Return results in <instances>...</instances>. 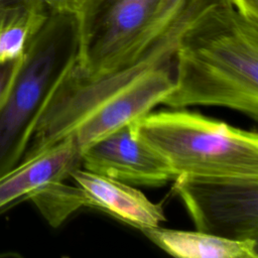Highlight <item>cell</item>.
<instances>
[{
  "label": "cell",
  "instance_id": "8fae6325",
  "mask_svg": "<svg viewBox=\"0 0 258 258\" xmlns=\"http://www.w3.org/2000/svg\"><path fill=\"white\" fill-rule=\"evenodd\" d=\"M51 227H58L73 213L85 208V195L78 185L49 183L28 196Z\"/></svg>",
  "mask_w": 258,
  "mask_h": 258
},
{
  "label": "cell",
  "instance_id": "9c48e42d",
  "mask_svg": "<svg viewBox=\"0 0 258 258\" xmlns=\"http://www.w3.org/2000/svg\"><path fill=\"white\" fill-rule=\"evenodd\" d=\"M169 255L181 258H258L257 240H231L200 231L164 229L140 230Z\"/></svg>",
  "mask_w": 258,
  "mask_h": 258
},
{
  "label": "cell",
  "instance_id": "6da1fadb",
  "mask_svg": "<svg viewBox=\"0 0 258 258\" xmlns=\"http://www.w3.org/2000/svg\"><path fill=\"white\" fill-rule=\"evenodd\" d=\"M171 108L220 106L258 119V20L231 3L217 6L182 33L174 55Z\"/></svg>",
  "mask_w": 258,
  "mask_h": 258
},
{
  "label": "cell",
  "instance_id": "8992f818",
  "mask_svg": "<svg viewBox=\"0 0 258 258\" xmlns=\"http://www.w3.org/2000/svg\"><path fill=\"white\" fill-rule=\"evenodd\" d=\"M81 164L86 170L126 183L158 186L174 179L166 161L139 138L130 125L86 148Z\"/></svg>",
  "mask_w": 258,
  "mask_h": 258
},
{
  "label": "cell",
  "instance_id": "7a4b0ae2",
  "mask_svg": "<svg viewBox=\"0 0 258 258\" xmlns=\"http://www.w3.org/2000/svg\"><path fill=\"white\" fill-rule=\"evenodd\" d=\"M78 53L77 15L48 10L21 56L0 108V176L21 161L41 111L77 62Z\"/></svg>",
  "mask_w": 258,
  "mask_h": 258
},
{
  "label": "cell",
  "instance_id": "30bf717a",
  "mask_svg": "<svg viewBox=\"0 0 258 258\" xmlns=\"http://www.w3.org/2000/svg\"><path fill=\"white\" fill-rule=\"evenodd\" d=\"M46 6L22 8L0 21V61L22 56L27 44L43 24Z\"/></svg>",
  "mask_w": 258,
  "mask_h": 258
},
{
  "label": "cell",
  "instance_id": "5b68a950",
  "mask_svg": "<svg viewBox=\"0 0 258 258\" xmlns=\"http://www.w3.org/2000/svg\"><path fill=\"white\" fill-rule=\"evenodd\" d=\"M173 181L197 231L258 241V176L178 175Z\"/></svg>",
  "mask_w": 258,
  "mask_h": 258
},
{
  "label": "cell",
  "instance_id": "9a60e30c",
  "mask_svg": "<svg viewBox=\"0 0 258 258\" xmlns=\"http://www.w3.org/2000/svg\"><path fill=\"white\" fill-rule=\"evenodd\" d=\"M233 7L243 16L258 20V0H230Z\"/></svg>",
  "mask_w": 258,
  "mask_h": 258
},
{
  "label": "cell",
  "instance_id": "52a82bcc",
  "mask_svg": "<svg viewBox=\"0 0 258 258\" xmlns=\"http://www.w3.org/2000/svg\"><path fill=\"white\" fill-rule=\"evenodd\" d=\"M70 176L84 191L85 208L101 211L138 230L160 226L166 221L161 204L151 202L126 182L80 167Z\"/></svg>",
  "mask_w": 258,
  "mask_h": 258
},
{
  "label": "cell",
  "instance_id": "4fadbf2b",
  "mask_svg": "<svg viewBox=\"0 0 258 258\" xmlns=\"http://www.w3.org/2000/svg\"><path fill=\"white\" fill-rule=\"evenodd\" d=\"M36 6H46V4L44 0H0V21L16 10Z\"/></svg>",
  "mask_w": 258,
  "mask_h": 258
},
{
  "label": "cell",
  "instance_id": "3957f363",
  "mask_svg": "<svg viewBox=\"0 0 258 258\" xmlns=\"http://www.w3.org/2000/svg\"><path fill=\"white\" fill-rule=\"evenodd\" d=\"M130 126L174 177L258 176L256 132L182 110L148 113Z\"/></svg>",
  "mask_w": 258,
  "mask_h": 258
},
{
  "label": "cell",
  "instance_id": "277c9868",
  "mask_svg": "<svg viewBox=\"0 0 258 258\" xmlns=\"http://www.w3.org/2000/svg\"><path fill=\"white\" fill-rule=\"evenodd\" d=\"M159 0H87L77 14L74 72L98 77L133 60L144 48Z\"/></svg>",
  "mask_w": 258,
  "mask_h": 258
},
{
  "label": "cell",
  "instance_id": "ba28073f",
  "mask_svg": "<svg viewBox=\"0 0 258 258\" xmlns=\"http://www.w3.org/2000/svg\"><path fill=\"white\" fill-rule=\"evenodd\" d=\"M81 151L74 137L68 136L36 155L22 159L0 176V209L33 191L57 181H64L81 166Z\"/></svg>",
  "mask_w": 258,
  "mask_h": 258
},
{
  "label": "cell",
  "instance_id": "7c38bea8",
  "mask_svg": "<svg viewBox=\"0 0 258 258\" xmlns=\"http://www.w3.org/2000/svg\"><path fill=\"white\" fill-rule=\"evenodd\" d=\"M20 59L21 57L0 61V108L8 96L12 82L18 70Z\"/></svg>",
  "mask_w": 258,
  "mask_h": 258
},
{
  "label": "cell",
  "instance_id": "5bb4252c",
  "mask_svg": "<svg viewBox=\"0 0 258 258\" xmlns=\"http://www.w3.org/2000/svg\"><path fill=\"white\" fill-rule=\"evenodd\" d=\"M87 0H44L48 10L78 14Z\"/></svg>",
  "mask_w": 258,
  "mask_h": 258
}]
</instances>
